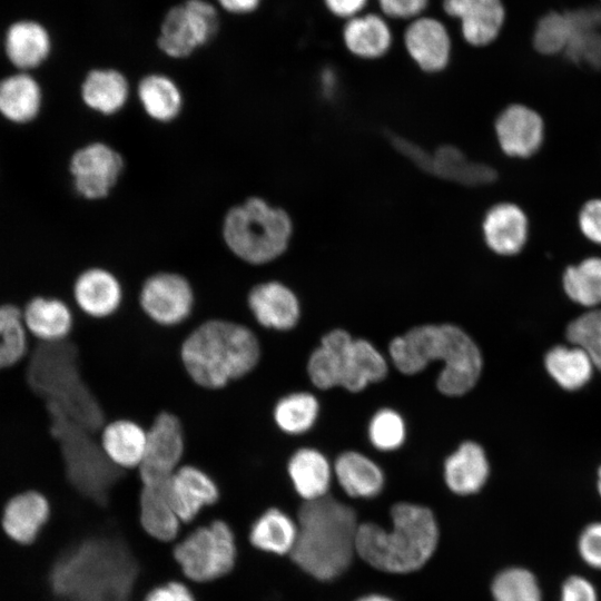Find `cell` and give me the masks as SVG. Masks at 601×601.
Masks as SVG:
<instances>
[{"label": "cell", "mask_w": 601, "mask_h": 601, "mask_svg": "<svg viewBox=\"0 0 601 601\" xmlns=\"http://www.w3.org/2000/svg\"><path fill=\"white\" fill-rule=\"evenodd\" d=\"M138 561L118 535L96 534L65 550L49 571L58 601H131Z\"/></svg>", "instance_id": "cell-1"}, {"label": "cell", "mask_w": 601, "mask_h": 601, "mask_svg": "<svg viewBox=\"0 0 601 601\" xmlns=\"http://www.w3.org/2000/svg\"><path fill=\"white\" fill-rule=\"evenodd\" d=\"M178 354L186 375L196 386L219 391L257 367L262 346L247 325L214 317L203 321L185 336Z\"/></svg>", "instance_id": "cell-2"}, {"label": "cell", "mask_w": 601, "mask_h": 601, "mask_svg": "<svg viewBox=\"0 0 601 601\" xmlns=\"http://www.w3.org/2000/svg\"><path fill=\"white\" fill-rule=\"evenodd\" d=\"M390 357L403 374L422 372L431 362H443L436 386L447 396H460L477 382L482 356L475 342L453 324L420 325L390 343Z\"/></svg>", "instance_id": "cell-3"}, {"label": "cell", "mask_w": 601, "mask_h": 601, "mask_svg": "<svg viewBox=\"0 0 601 601\" xmlns=\"http://www.w3.org/2000/svg\"><path fill=\"white\" fill-rule=\"evenodd\" d=\"M358 525L354 509L328 494L304 501L297 514V538L290 558L314 579H336L356 555Z\"/></svg>", "instance_id": "cell-4"}, {"label": "cell", "mask_w": 601, "mask_h": 601, "mask_svg": "<svg viewBox=\"0 0 601 601\" xmlns=\"http://www.w3.org/2000/svg\"><path fill=\"white\" fill-rule=\"evenodd\" d=\"M392 526L359 523L356 555L376 570L405 574L423 568L434 554L440 531L433 511L400 502L391 509Z\"/></svg>", "instance_id": "cell-5"}, {"label": "cell", "mask_w": 601, "mask_h": 601, "mask_svg": "<svg viewBox=\"0 0 601 601\" xmlns=\"http://www.w3.org/2000/svg\"><path fill=\"white\" fill-rule=\"evenodd\" d=\"M30 387L69 420L95 433L105 421L102 410L82 374L79 345L71 337L31 344L22 362Z\"/></svg>", "instance_id": "cell-6"}, {"label": "cell", "mask_w": 601, "mask_h": 601, "mask_svg": "<svg viewBox=\"0 0 601 601\" xmlns=\"http://www.w3.org/2000/svg\"><path fill=\"white\" fill-rule=\"evenodd\" d=\"M220 235L228 252L242 263L263 266L280 258L294 236L289 213L260 196H249L229 207Z\"/></svg>", "instance_id": "cell-7"}, {"label": "cell", "mask_w": 601, "mask_h": 601, "mask_svg": "<svg viewBox=\"0 0 601 601\" xmlns=\"http://www.w3.org/2000/svg\"><path fill=\"white\" fill-rule=\"evenodd\" d=\"M50 432L58 443L63 477L86 499L104 504L118 479L119 470L104 456L92 432L69 420L55 405L46 403Z\"/></svg>", "instance_id": "cell-8"}, {"label": "cell", "mask_w": 601, "mask_h": 601, "mask_svg": "<svg viewBox=\"0 0 601 601\" xmlns=\"http://www.w3.org/2000/svg\"><path fill=\"white\" fill-rule=\"evenodd\" d=\"M174 558L189 580H217L235 566L237 546L234 532L225 521L215 520L197 528L176 544Z\"/></svg>", "instance_id": "cell-9"}, {"label": "cell", "mask_w": 601, "mask_h": 601, "mask_svg": "<svg viewBox=\"0 0 601 601\" xmlns=\"http://www.w3.org/2000/svg\"><path fill=\"white\" fill-rule=\"evenodd\" d=\"M218 28V12L211 3L206 0H186L165 14L157 45L169 58H187L213 40Z\"/></svg>", "instance_id": "cell-10"}, {"label": "cell", "mask_w": 601, "mask_h": 601, "mask_svg": "<svg viewBox=\"0 0 601 601\" xmlns=\"http://www.w3.org/2000/svg\"><path fill=\"white\" fill-rule=\"evenodd\" d=\"M196 294L184 274L158 270L140 284L138 305L142 314L155 325L173 328L184 324L193 315Z\"/></svg>", "instance_id": "cell-11"}, {"label": "cell", "mask_w": 601, "mask_h": 601, "mask_svg": "<svg viewBox=\"0 0 601 601\" xmlns=\"http://www.w3.org/2000/svg\"><path fill=\"white\" fill-rule=\"evenodd\" d=\"M148 430L147 447L138 475L141 485L167 484L183 464L186 433L180 417L171 411H159Z\"/></svg>", "instance_id": "cell-12"}, {"label": "cell", "mask_w": 601, "mask_h": 601, "mask_svg": "<svg viewBox=\"0 0 601 601\" xmlns=\"http://www.w3.org/2000/svg\"><path fill=\"white\" fill-rule=\"evenodd\" d=\"M125 169L122 155L105 141H91L70 157L69 173L75 190L88 200L107 198Z\"/></svg>", "instance_id": "cell-13"}, {"label": "cell", "mask_w": 601, "mask_h": 601, "mask_svg": "<svg viewBox=\"0 0 601 601\" xmlns=\"http://www.w3.org/2000/svg\"><path fill=\"white\" fill-rule=\"evenodd\" d=\"M73 308L85 318L104 321L122 307L125 289L120 278L104 266H89L73 278L70 290Z\"/></svg>", "instance_id": "cell-14"}, {"label": "cell", "mask_w": 601, "mask_h": 601, "mask_svg": "<svg viewBox=\"0 0 601 601\" xmlns=\"http://www.w3.org/2000/svg\"><path fill=\"white\" fill-rule=\"evenodd\" d=\"M246 305L255 322L270 331H290L300 317L297 295L288 285L277 279L253 285L247 293Z\"/></svg>", "instance_id": "cell-15"}, {"label": "cell", "mask_w": 601, "mask_h": 601, "mask_svg": "<svg viewBox=\"0 0 601 601\" xmlns=\"http://www.w3.org/2000/svg\"><path fill=\"white\" fill-rule=\"evenodd\" d=\"M23 325L33 342L58 343L71 337L77 325L70 300L57 295H35L21 307Z\"/></svg>", "instance_id": "cell-16"}, {"label": "cell", "mask_w": 601, "mask_h": 601, "mask_svg": "<svg viewBox=\"0 0 601 601\" xmlns=\"http://www.w3.org/2000/svg\"><path fill=\"white\" fill-rule=\"evenodd\" d=\"M167 493L181 522L193 521L201 510L220 497L213 476L198 465L183 463L170 476Z\"/></svg>", "instance_id": "cell-17"}, {"label": "cell", "mask_w": 601, "mask_h": 601, "mask_svg": "<svg viewBox=\"0 0 601 601\" xmlns=\"http://www.w3.org/2000/svg\"><path fill=\"white\" fill-rule=\"evenodd\" d=\"M494 130L500 148L510 157L532 156L541 147L544 137L540 115L520 104L510 105L497 115Z\"/></svg>", "instance_id": "cell-18"}, {"label": "cell", "mask_w": 601, "mask_h": 601, "mask_svg": "<svg viewBox=\"0 0 601 601\" xmlns=\"http://www.w3.org/2000/svg\"><path fill=\"white\" fill-rule=\"evenodd\" d=\"M443 8L460 19L464 40L475 48L495 42L505 22L502 0H443Z\"/></svg>", "instance_id": "cell-19"}, {"label": "cell", "mask_w": 601, "mask_h": 601, "mask_svg": "<svg viewBox=\"0 0 601 601\" xmlns=\"http://www.w3.org/2000/svg\"><path fill=\"white\" fill-rule=\"evenodd\" d=\"M98 444L104 456L117 470H138L141 465L148 440V430L129 417L105 422L98 431Z\"/></svg>", "instance_id": "cell-20"}, {"label": "cell", "mask_w": 601, "mask_h": 601, "mask_svg": "<svg viewBox=\"0 0 601 601\" xmlns=\"http://www.w3.org/2000/svg\"><path fill=\"white\" fill-rule=\"evenodd\" d=\"M51 514L48 496L38 489L10 495L2 508L1 524L7 535L20 544L32 543Z\"/></svg>", "instance_id": "cell-21"}, {"label": "cell", "mask_w": 601, "mask_h": 601, "mask_svg": "<svg viewBox=\"0 0 601 601\" xmlns=\"http://www.w3.org/2000/svg\"><path fill=\"white\" fill-rule=\"evenodd\" d=\"M485 245L495 254L512 256L521 252L529 236V221L518 205L509 201L490 207L482 220Z\"/></svg>", "instance_id": "cell-22"}, {"label": "cell", "mask_w": 601, "mask_h": 601, "mask_svg": "<svg viewBox=\"0 0 601 601\" xmlns=\"http://www.w3.org/2000/svg\"><path fill=\"white\" fill-rule=\"evenodd\" d=\"M410 57L417 67L428 73L444 70L451 58V39L445 27L432 18L412 22L404 35Z\"/></svg>", "instance_id": "cell-23"}, {"label": "cell", "mask_w": 601, "mask_h": 601, "mask_svg": "<svg viewBox=\"0 0 601 601\" xmlns=\"http://www.w3.org/2000/svg\"><path fill=\"white\" fill-rule=\"evenodd\" d=\"M427 175L469 188L493 184L497 176L493 167L470 159L459 146L453 144L440 145L431 152Z\"/></svg>", "instance_id": "cell-24"}, {"label": "cell", "mask_w": 601, "mask_h": 601, "mask_svg": "<svg viewBox=\"0 0 601 601\" xmlns=\"http://www.w3.org/2000/svg\"><path fill=\"white\" fill-rule=\"evenodd\" d=\"M51 48L49 30L37 20L20 19L7 28L6 56L19 71L39 67L48 59Z\"/></svg>", "instance_id": "cell-25"}, {"label": "cell", "mask_w": 601, "mask_h": 601, "mask_svg": "<svg viewBox=\"0 0 601 601\" xmlns=\"http://www.w3.org/2000/svg\"><path fill=\"white\" fill-rule=\"evenodd\" d=\"M130 83L115 68H95L87 72L80 85V98L91 111L109 117L119 114L128 104Z\"/></svg>", "instance_id": "cell-26"}, {"label": "cell", "mask_w": 601, "mask_h": 601, "mask_svg": "<svg viewBox=\"0 0 601 601\" xmlns=\"http://www.w3.org/2000/svg\"><path fill=\"white\" fill-rule=\"evenodd\" d=\"M489 462L484 450L475 442L462 443L444 462V481L455 494L479 492L489 476Z\"/></svg>", "instance_id": "cell-27"}, {"label": "cell", "mask_w": 601, "mask_h": 601, "mask_svg": "<svg viewBox=\"0 0 601 601\" xmlns=\"http://www.w3.org/2000/svg\"><path fill=\"white\" fill-rule=\"evenodd\" d=\"M136 95L146 116L159 124L175 121L184 109V93L168 75H145L137 83Z\"/></svg>", "instance_id": "cell-28"}, {"label": "cell", "mask_w": 601, "mask_h": 601, "mask_svg": "<svg viewBox=\"0 0 601 601\" xmlns=\"http://www.w3.org/2000/svg\"><path fill=\"white\" fill-rule=\"evenodd\" d=\"M42 90L28 71H18L0 80V115L14 124L32 121L40 112Z\"/></svg>", "instance_id": "cell-29"}, {"label": "cell", "mask_w": 601, "mask_h": 601, "mask_svg": "<svg viewBox=\"0 0 601 601\" xmlns=\"http://www.w3.org/2000/svg\"><path fill=\"white\" fill-rule=\"evenodd\" d=\"M287 473L295 492L304 501L327 495L332 467L319 451L311 447L297 449L288 459Z\"/></svg>", "instance_id": "cell-30"}, {"label": "cell", "mask_w": 601, "mask_h": 601, "mask_svg": "<svg viewBox=\"0 0 601 601\" xmlns=\"http://www.w3.org/2000/svg\"><path fill=\"white\" fill-rule=\"evenodd\" d=\"M386 373V359L371 342L363 338L351 341L343 357L342 387L359 392L368 384L383 380Z\"/></svg>", "instance_id": "cell-31"}, {"label": "cell", "mask_w": 601, "mask_h": 601, "mask_svg": "<svg viewBox=\"0 0 601 601\" xmlns=\"http://www.w3.org/2000/svg\"><path fill=\"white\" fill-rule=\"evenodd\" d=\"M334 472L339 486L351 497L371 499L384 486L381 467L356 451L342 453L335 461Z\"/></svg>", "instance_id": "cell-32"}, {"label": "cell", "mask_w": 601, "mask_h": 601, "mask_svg": "<svg viewBox=\"0 0 601 601\" xmlns=\"http://www.w3.org/2000/svg\"><path fill=\"white\" fill-rule=\"evenodd\" d=\"M138 504L139 521L146 533L162 542L177 536L181 521L168 496L167 484L141 485Z\"/></svg>", "instance_id": "cell-33"}, {"label": "cell", "mask_w": 601, "mask_h": 601, "mask_svg": "<svg viewBox=\"0 0 601 601\" xmlns=\"http://www.w3.org/2000/svg\"><path fill=\"white\" fill-rule=\"evenodd\" d=\"M353 337L344 329L326 333L321 345L313 351L307 363L311 382L321 390L341 386L342 363L346 347Z\"/></svg>", "instance_id": "cell-34"}, {"label": "cell", "mask_w": 601, "mask_h": 601, "mask_svg": "<svg viewBox=\"0 0 601 601\" xmlns=\"http://www.w3.org/2000/svg\"><path fill=\"white\" fill-rule=\"evenodd\" d=\"M297 538V524L277 508L265 510L252 524L249 541L256 549L283 555L292 552Z\"/></svg>", "instance_id": "cell-35"}, {"label": "cell", "mask_w": 601, "mask_h": 601, "mask_svg": "<svg viewBox=\"0 0 601 601\" xmlns=\"http://www.w3.org/2000/svg\"><path fill=\"white\" fill-rule=\"evenodd\" d=\"M343 38L348 51L364 59L384 56L392 42L390 28L376 14L353 17L344 27Z\"/></svg>", "instance_id": "cell-36"}, {"label": "cell", "mask_w": 601, "mask_h": 601, "mask_svg": "<svg viewBox=\"0 0 601 601\" xmlns=\"http://www.w3.org/2000/svg\"><path fill=\"white\" fill-rule=\"evenodd\" d=\"M551 377L564 390L574 391L584 386L593 373L590 356L579 346H555L544 358Z\"/></svg>", "instance_id": "cell-37"}, {"label": "cell", "mask_w": 601, "mask_h": 601, "mask_svg": "<svg viewBox=\"0 0 601 601\" xmlns=\"http://www.w3.org/2000/svg\"><path fill=\"white\" fill-rule=\"evenodd\" d=\"M32 341L23 325L21 307L0 304V371L12 368L26 359Z\"/></svg>", "instance_id": "cell-38"}, {"label": "cell", "mask_w": 601, "mask_h": 601, "mask_svg": "<svg viewBox=\"0 0 601 601\" xmlns=\"http://www.w3.org/2000/svg\"><path fill=\"white\" fill-rule=\"evenodd\" d=\"M318 412L319 404L313 394L292 392L277 400L273 408V420L283 433L299 435L313 427Z\"/></svg>", "instance_id": "cell-39"}, {"label": "cell", "mask_w": 601, "mask_h": 601, "mask_svg": "<svg viewBox=\"0 0 601 601\" xmlns=\"http://www.w3.org/2000/svg\"><path fill=\"white\" fill-rule=\"evenodd\" d=\"M566 295L583 306L601 304V258L590 257L570 266L563 275Z\"/></svg>", "instance_id": "cell-40"}, {"label": "cell", "mask_w": 601, "mask_h": 601, "mask_svg": "<svg viewBox=\"0 0 601 601\" xmlns=\"http://www.w3.org/2000/svg\"><path fill=\"white\" fill-rule=\"evenodd\" d=\"M491 592L494 601H542L535 577L522 568L501 571L492 582Z\"/></svg>", "instance_id": "cell-41"}, {"label": "cell", "mask_w": 601, "mask_h": 601, "mask_svg": "<svg viewBox=\"0 0 601 601\" xmlns=\"http://www.w3.org/2000/svg\"><path fill=\"white\" fill-rule=\"evenodd\" d=\"M571 36V24L563 12L549 11L542 16L534 29L532 45L544 57L562 53Z\"/></svg>", "instance_id": "cell-42"}, {"label": "cell", "mask_w": 601, "mask_h": 601, "mask_svg": "<svg viewBox=\"0 0 601 601\" xmlns=\"http://www.w3.org/2000/svg\"><path fill=\"white\" fill-rule=\"evenodd\" d=\"M566 338L590 356L594 367L601 371V311L587 312L566 327Z\"/></svg>", "instance_id": "cell-43"}, {"label": "cell", "mask_w": 601, "mask_h": 601, "mask_svg": "<svg viewBox=\"0 0 601 601\" xmlns=\"http://www.w3.org/2000/svg\"><path fill=\"white\" fill-rule=\"evenodd\" d=\"M405 435V422L400 413L392 408L377 411L370 421V441L381 451L398 449L404 443Z\"/></svg>", "instance_id": "cell-44"}, {"label": "cell", "mask_w": 601, "mask_h": 601, "mask_svg": "<svg viewBox=\"0 0 601 601\" xmlns=\"http://www.w3.org/2000/svg\"><path fill=\"white\" fill-rule=\"evenodd\" d=\"M579 552L583 561L592 568L601 569V523L588 525L579 538Z\"/></svg>", "instance_id": "cell-45"}, {"label": "cell", "mask_w": 601, "mask_h": 601, "mask_svg": "<svg viewBox=\"0 0 601 601\" xmlns=\"http://www.w3.org/2000/svg\"><path fill=\"white\" fill-rule=\"evenodd\" d=\"M579 227L588 239L601 245V199H591L583 205Z\"/></svg>", "instance_id": "cell-46"}, {"label": "cell", "mask_w": 601, "mask_h": 601, "mask_svg": "<svg viewBox=\"0 0 601 601\" xmlns=\"http://www.w3.org/2000/svg\"><path fill=\"white\" fill-rule=\"evenodd\" d=\"M560 601H598L593 584L587 579L573 575L564 581Z\"/></svg>", "instance_id": "cell-47"}, {"label": "cell", "mask_w": 601, "mask_h": 601, "mask_svg": "<svg viewBox=\"0 0 601 601\" xmlns=\"http://www.w3.org/2000/svg\"><path fill=\"white\" fill-rule=\"evenodd\" d=\"M144 601H195V598L184 583L170 581L150 590Z\"/></svg>", "instance_id": "cell-48"}, {"label": "cell", "mask_w": 601, "mask_h": 601, "mask_svg": "<svg viewBox=\"0 0 601 601\" xmlns=\"http://www.w3.org/2000/svg\"><path fill=\"white\" fill-rule=\"evenodd\" d=\"M382 10L394 18H411L418 14L427 0H378Z\"/></svg>", "instance_id": "cell-49"}, {"label": "cell", "mask_w": 601, "mask_h": 601, "mask_svg": "<svg viewBox=\"0 0 601 601\" xmlns=\"http://www.w3.org/2000/svg\"><path fill=\"white\" fill-rule=\"evenodd\" d=\"M367 0H325L329 11L339 17H355Z\"/></svg>", "instance_id": "cell-50"}, {"label": "cell", "mask_w": 601, "mask_h": 601, "mask_svg": "<svg viewBox=\"0 0 601 601\" xmlns=\"http://www.w3.org/2000/svg\"><path fill=\"white\" fill-rule=\"evenodd\" d=\"M262 0H217L219 6L234 14L250 13L259 6Z\"/></svg>", "instance_id": "cell-51"}, {"label": "cell", "mask_w": 601, "mask_h": 601, "mask_svg": "<svg viewBox=\"0 0 601 601\" xmlns=\"http://www.w3.org/2000/svg\"><path fill=\"white\" fill-rule=\"evenodd\" d=\"M356 601H394V600H392L391 598L386 595L374 593V594L364 595L357 599Z\"/></svg>", "instance_id": "cell-52"}, {"label": "cell", "mask_w": 601, "mask_h": 601, "mask_svg": "<svg viewBox=\"0 0 601 601\" xmlns=\"http://www.w3.org/2000/svg\"><path fill=\"white\" fill-rule=\"evenodd\" d=\"M598 491H599V494L601 496V466L598 471Z\"/></svg>", "instance_id": "cell-53"}]
</instances>
